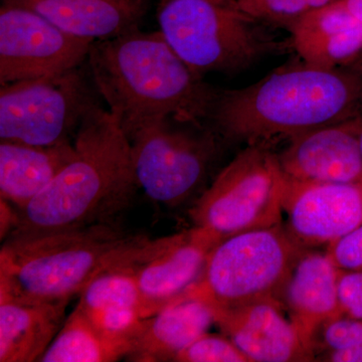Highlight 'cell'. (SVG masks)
Wrapping results in <instances>:
<instances>
[{
    "label": "cell",
    "mask_w": 362,
    "mask_h": 362,
    "mask_svg": "<svg viewBox=\"0 0 362 362\" xmlns=\"http://www.w3.org/2000/svg\"><path fill=\"white\" fill-rule=\"evenodd\" d=\"M340 269L327 252L306 249L297 259L283 293L290 320L314 350V339L323 324L341 316L338 299Z\"/></svg>",
    "instance_id": "cell-15"
},
{
    "label": "cell",
    "mask_w": 362,
    "mask_h": 362,
    "mask_svg": "<svg viewBox=\"0 0 362 362\" xmlns=\"http://www.w3.org/2000/svg\"><path fill=\"white\" fill-rule=\"evenodd\" d=\"M147 239L116 221L9 235L0 252V293L40 301H71Z\"/></svg>",
    "instance_id": "cell-4"
},
{
    "label": "cell",
    "mask_w": 362,
    "mask_h": 362,
    "mask_svg": "<svg viewBox=\"0 0 362 362\" xmlns=\"http://www.w3.org/2000/svg\"><path fill=\"white\" fill-rule=\"evenodd\" d=\"M288 183L278 156L266 145H247L202 192L190 218L221 240L281 225Z\"/></svg>",
    "instance_id": "cell-7"
},
{
    "label": "cell",
    "mask_w": 362,
    "mask_h": 362,
    "mask_svg": "<svg viewBox=\"0 0 362 362\" xmlns=\"http://www.w3.org/2000/svg\"><path fill=\"white\" fill-rule=\"evenodd\" d=\"M69 302L0 293V361H40L65 322Z\"/></svg>",
    "instance_id": "cell-18"
},
{
    "label": "cell",
    "mask_w": 362,
    "mask_h": 362,
    "mask_svg": "<svg viewBox=\"0 0 362 362\" xmlns=\"http://www.w3.org/2000/svg\"><path fill=\"white\" fill-rule=\"evenodd\" d=\"M281 301H259L232 309H213L214 324L251 362L315 361Z\"/></svg>",
    "instance_id": "cell-14"
},
{
    "label": "cell",
    "mask_w": 362,
    "mask_h": 362,
    "mask_svg": "<svg viewBox=\"0 0 362 362\" xmlns=\"http://www.w3.org/2000/svg\"><path fill=\"white\" fill-rule=\"evenodd\" d=\"M240 6L266 25L289 30L307 13L337 0H238Z\"/></svg>",
    "instance_id": "cell-24"
},
{
    "label": "cell",
    "mask_w": 362,
    "mask_h": 362,
    "mask_svg": "<svg viewBox=\"0 0 362 362\" xmlns=\"http://www.w3.org/2000/svg\"><path fill=\"white\" fill-rule=\"evenodd\" d=\"M95 85L77 68L1 85L0 139L49 146L70 141L100 106Z\"/></svg>",
    "instance_id": "cell-9"
},
{
    "label": "cell",
    "mask_w": 362,
    "mask_h": 362,
    "mask_svg": "<svg viewBox=\"0 0 362 362\" xmlns=\"http://www.w3.org/2000/svg\"><path fill=\"white\" fill-rule=\"evenodd\" d=\"M317 337L320 340L314 342V352L320 349V357L341 351L343 361L362 362V318L337 317L323 324Z\"/></svg>",
    "instance_id": "cell-23"
},
{
    "label": "cell",
    "mask_w": 362,
    "mask_h": 362,
    "mask_svg": "<svg viewBox=\"0 0 362 362\" xmlns=\"http://www.w3.org/2000/svg\"><path fill=\"white\" fill-rule=\"evenodd\" d=\"M133 343L107 334L76 306L66 317L42 362H113L126 358Z\"/></svg>",
    "instance_id": "cell-22"
},
{
    "label": "cell",
    "mask_w": 362,
    "mask_h": 362,
    "mask_svg": "<svg viewBox=\"0 0 362 362\" xmlns=\"http://www.w3.org/2000/svg\"><path fill=\"white\" fill-rule=\"evenodd\" d=\"M284 211L300 246L328 247L362 225V185L289 180Z\"/></svg>",
    "instance_id": "cell-12"
},
{
    "label": "cell",
    "mask_w": 362,
    "mask_h": 362,
    "mask_svg": "<svg viewBox=\"0 0 362 362\" xmlns=\"http://www.w3.org/2000/svg\"><path fill=\"white\" fill-rule=\"evenodd\" d=\"M359 141H361V148L362 152V127L361 130V134H359Z\"/></svg>",
    "instance_id": "cell-30"
},
{
    "label": "cell",
    "mask_w": 362,
    "mask_h": 362,
    "mask_svg": "<svg viewBox=\"0 0 362 362\" xmlns=\"http://www.w3.org/2000/svg\"><path fill=\"white\" fill-rule=\"evenodd\" d=\"M218 133L194 124L163 119L128 137L136 181L161 206L176 207L201 189L218 149Z\"/></svg>",
    "instance_id": "cell-8"
},
{
    "label": "cell",
    "mask_w": 362,
    "mask_h": 362,
    "mask_svg": "<svg viewBox=\"0 0 362 362\" xmlns=\"http://www.w3.org/2000/svg\"><path fill=\"white\" fill-rule=\"evenodd\" d=\"M89 40L59 30L44 16L11 2L0 7V83L57 75L88 58Z\"/></svg>",
    "instance_id": "cell-10"
},
{
    "label": "cell",
    "mask_w": 362,
    "mask_h": 362,
    "mask_svg": "<svg viewBox=\"0 0 362 362\" xmlns=\"http://www.w3.org/2000/svg\"><path fill=\"white\" fill-rule=\"evenodd\" d=\"M159 32L190 69L235 75L283 51L238 0H156Z\"/></svg>",
    "instance_id": "cell-5"
},
{
    "label": "cell",
    "mask_w": 362,
    "mask_h": 362,
    "mask_svg": "<svg viewBox=\"0 0 362 362\" xmlns=\"http://www.w3.org/2000/svg\"><path fill=\"white\" fill-rule=\"evenodd\" d=\"M75 156L30 204L9 235H37L116 221L139 188L130 142L118 120L98 106L75 134Z\"/></svg>",
    "instance_id": "cell-3"
},
{
    "label": "cell",
    "mask_w": 362,
    "mask_h": 362,
    "mask_svg": "<svg viewBox=\"0 0 362 362\" xmlns=\"http://www.w3.org/2000/svg\"><path fill=\"white\" fill-rule=\"evenodd\" d=\"M305 250L282 223L226 238L211 250L202 275L180 298L202 300L211 309L283 303L286 284Z\"/></svg>",
    "instance_id": "cell-6"
},
{
    "label": "cell",
    "mask_w": 362,
    "mask_h": 362,
    "mask_svg": "<svg viewBox=\"0 0 362 362\" xmlns=\"http://www.w3.org/2000/svg\"><path fill=\"white\" fill-rule=\"evenodd\" d=\"M362 117L317 128L289 140L278 156L289 180L362 185Z\"/></svg>",
    "instance_id": "cell-13"
},
{
    "label": "cell",
    "mask_w": 362,
    "mask_h": 362,
    "mask_svg": "<svg viewBox=\"0 0 362 362\" xmlns=\"http://www.w3.org/2000/svg\"><path fill=\"white\" fill-rule=\"evenodd\" d=\"M289 33L293 49L308 65L337 69L354 63L362 54V23L341 0L307 13Z\"/></svg>",
    "instance_id": "cell-17"
},
{
    "label": "cell",
    "mask_w": 362,
    "mask_h": 362,
    "mask_svg": "<svg viewBox=\"0 0 362 362\" xmlns=\"http://www.w3.org/2000/svg\"><path fill=\"white\" fill-rule=\"evenodd\" d=\"M362 113V76L302 63L255 84L218 90L209 121L218 134L247 145L292 139Z\"/></svg>",
    "instance_id": "cell-2"
},
{
    "label": "cell",
    "mask_w": 362,
    "mask_h": 362,
    "mask_svg": "<svg viewBox=\"0 0 362 362\" xmlns=\"http://www.w3.org/2000/svg\"><path fill=\"white\" fill-rule=\"evenodd\" d=\"M178 362H251L228 337L204 333L180 352Z\"/></svg>",
    "instance_id": "cell-25"
},
{
    "label": "cell",
    "mask_w": 362,
    "mask_h": 362,
    "mask_svg": "<svg viewBox=\"0 0 362 362\" xmlns=\"http://www.w3.org/2000/svg\"><path fill=\"white\" fill-rule=\"evenodd\" d=\"M338 299L341 316L362 318V270H340Z\"/></svg>",
    "instance_id": "cell-27"
},
{
    "label": "cell",
    "mask_w": 362,
    "mask_h": 362,
    "mask_svg": "<svg viewBox=\"0 0 362 362\" xmlns=\"http://www.w3.org/2000/svg\"><path fill=\"white\" fill-rule=\"evenodd\" d=\"M71 141L49 146L0 143V195L21 211L45 189L75 156Z\"/></svg>",
    "instance_id": "cell-21"
},
{
    "label": "cell",
    "mask_w": 362,
    "mask_h": 362,
    "mask_svg": "<svg viewBox=\"0 0 362 362\" xmlns=\"http://www.w3.org/2000/svg\"><path fill=\"white\" fill-rule=\"evenodd\" d=\"M221 240L199 226L147 239L125 259L134 276L147 317L180 298L197 282L209 252Z\"/></svg>",
    "instance_id": "cell-11"
},
{
    "label": "cell",
    "mask_w": 362,
    "mask_h": 362,
    "mask_svg": "<svg viewBox=\"0 0 362 362\" xmlns=\"http://www.w3.org/2000/svg\"><path fill=\"white\" fill-rule=\"evenodd\" d=\"M341 2L347 11L362 23V0H341Z\"/></svg>",
    "instance_id": "cell-28"
},
{
    "label": "cell",
    "mask_w": 362,
    "mask_h": 362,
    "mask_svg": "<svg viewBox=\"0 0 362 362\" xmlns=\"http://www.w3.org/2000/svg\"><path fill=\"white\" fill-rule=\"evenodd\" d=\"M356 69L358 70L359 73L362 74V54L361 56L359 57L358 59L356 61Z\"/></svg>",
    "instance_id": "cell-29"
},
{
    "label": "cell",
    "mask_w": 362,
    "mask_h": 362,
    "mask_svg": "<svg viewBox=\"0 0 362 362\" xmlns=\"http://www.w3.org/2000/svg\"><path fill=\"white\" fill-rule=\"evenodd\" d=\"M125 259L98 275L78 295L77 305L105 333L133 343L148 317Z\"/></svg>",
    "instance_id": "cell-20"
},
{
    "label": "cell",
    "mask_w": 362,
    "mask_h": 362,
    "mask_svg": "<svg viewBox=\"0 0 362 362\" xmlns=\"http://www.w3.org/2000/svg\"><path fill=\"white\" fill-rule=\"evenodd\" d=\"M326 252L340 270H362V225L330 244Z\"/></svg>",
    "instance_id": "cell-26"
},
{
    "label": "cell",
    "mask_w": 362,
    "mask_h": 362,
    "mask_svg": "<svg viewBox=\"0 0 362 362\" xmlns=\"http://www.w3.org/2000/svg\"><path fill=\"white\" fill-rule=\"evenodd\" d=\"M28 7L59 30L90 42L139 28L156 0H2Z\"/></svg>",
    "instance_id": "cell-16"
},
{
    "label": "cell",
    "mask_w": 362,
    "mask_h": 362,
    "mask_svg": "<svg viewBox=\"0 0 362 362\" xmlns=\"http://www.w3.org/2000/svg\"><path fill=\"white\" fill-rule=\"evenodd\" d=\"M90 78L127 137L156 121L204 126L218 90L178 56L162 33L139 28L93 42Z\"/></svg>",
    "instance_id": "cell-1"
},
{
    "label": "cell",
    "mask_w": 362,
    "mask_h": 362,
    "mask_svg": "<svg viewBox=\"0 0 362 362\" xmlns=\"http://www.w3.org/2000/svg\"><path fill=\"white\" fill-rule=\"evenodd\" d=\"M214 324L213 309L202 300L181 297L143 320L126 359L175 361V357Z\"/></svg>",
    "instance_id": "cell-19"
}]
</instances>
